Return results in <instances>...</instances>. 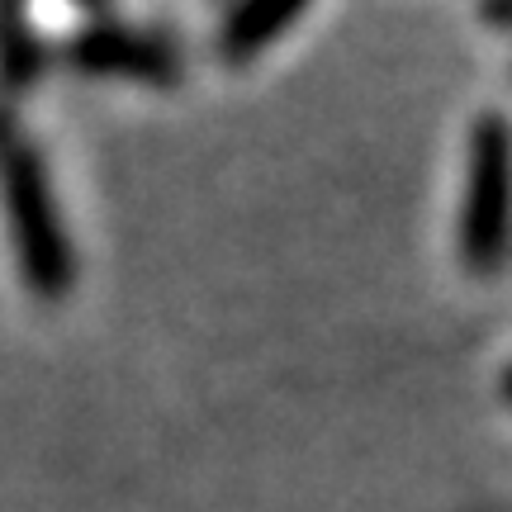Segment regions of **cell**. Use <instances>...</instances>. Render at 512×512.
Listing matches in <instances>:
<instances>
[{"label":"cell","instance_id":"cell-3","mask_svg":"<svg viewBox=\"0 0 512 512\" xmlns=\"http://www.w3.org/2000/svg\"><path fill=\"white\" fill-rule=\"evenodd\" d=\"M503 394H508V403H512V370L503 375Z\"/></svg>","mask_w":512,"mask_h":512},{"label":"cell","instance_id":"cell-1","mask_svg":"<svg viewBox=\"0 0 512 512\" xmlns=\"http://www.w3.org/2000/svg\"><path fill=\"white\" fill-rule=\"evenodd\" d=\"M512 247V133L503 114H484L470 138V181H465V219L460 256L475 275H489L508 261Z\"/></svg>","mask_w":512,"mask_h":512},{"label":"cell","instance_id":"cell-2","mask_svg":"<svg viewBox=\"0 0 512 512\" xmlns=\"http://www.w3.org/2000/svg\"><path fill=\"white\" fill-rule=\"evenodd\" d=\"M304 5L309 0H247L238 15H233L228 34H223V53H233V62L252 57L256 48H266V43H275V38L285 34Z\"/></svg>","mask_w":512,"mask_h":512}]
</instances>
